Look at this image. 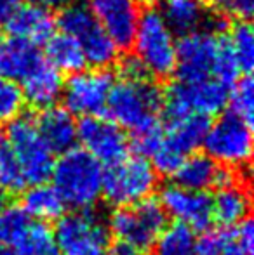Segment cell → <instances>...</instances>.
I'll return each instance as SVG.
<instances>
[{"label":"cell","instance_id":"obj_1","mask_svg":"<svg viewBox=\"0 0 254 255\" xmlns=\"http://www.w3.org/2000/svg\"><path fill=\"white\" fill-rule=\"evenodd\" d=\"M176 73L181 82L220 78L228 85L241 77L227 38L211 28H200L178 40Z\"/></svg>","mask_w":254,"mask_h":255},{"label":"cell","instance_id":"obj_2","mask_svg":"<svg viewBox=\"0 0 254 255\" xmlns=\"http://www.w3.org/2000/svg\"><path fill=\"white\" fill-rule=\"evenodd\" d=\"M103 165L84 149H70L54 160L51 172L52 188L64 207L91 210L103 195Z\"/></svg>","mask_w":254,"mask_h":255},{"label":"cell","instance_id":"obj_3","mask_svg":"<svg viewBox=\"0 0 254 255\" xmlns=\"http://www.w3.org/2000/svg\"><path fill=\"white\" fill-rule=\"evenodd\" d=\"M164 110V92L150 77L120 78L110 91L106 113L124 130L131 134L160 122Z\"/></svg>","mask_w":254,"mask_h":255},{"label":"cell","instance_id":"obj_4","mask_svg":"<svg viewBox=\"0 0 254 255\" xmlns=\"http://www.w3.org/2000/svg\"><path fill=\"white\" fill-rule=\"evenodd\" d=\"M131 47H134V56L150 78L166 80L176 73L178 40L159 7L148 5L141 9Z\"/></svg>","mask_w":254,"mask_h":255},{"label":"cell","instance_id":"obj_5","mask_svg":"<svg viewBox=\"0 0 254 255\" xmlns=\"http://www.w3.org/2000/svg\"><path fill=\"white\" fill-rule=\"evenodd\" d=\"M166 226V210L159 200L153 198L117 207L108 219L110 236H113L120 247L139 254L152 249Z\"/></svg>","mask_w":254,"mask_h":255},{"label":"cell","instance_id":"obj_6","mask_svg":"<svg viewBox=\"0 0 254 255\" xmlns=\"http://www.w3.org/2000/svg\"><path fill=\"white\" fill-rule=\"evenodd\" d=\"M59 31L73 37L82 47L85 63L91 68H108L119 61L120 49L98 23L85 3L75 2L63 7L56 17Z\"/></svg>","mask_w":254,"mask_h":255},{"label":"cell","instance_id":"obj_7","mask_svg":"<svg viewBox=\"0 0 254 255\" xmlns=\"http://www.w3.org/2000/svg\"><path fill=\"white\" fill-rule=\"evenodd\" d=\"M209 124V118L202 115L167 118L162 141L150 156V163L157 174L173 175L181 161L204 144Z\"/></svg>","mask_w":254,"mask_h":255},{"label":"cell","instance_id":"obj_8","mask_svg":"<svg viewBox=\"0 0 254 255\" xmlns=\"http://www.w3.org/2000/svg\"><path fill=\"white\" fill-rule=\"evenodd\" d=\"M157 188V172L146 156H127L103 170V196L115 207L150 198Z\"/></svg>","mask_w":254,"mask_h":255},{"label":"cell","instance_id":"obj_9","mask_svg":"<svg viewBox=\"0 0 254 255\" xmlns=\"http://www.w3.org/2000/svg\"><path fill=\"white\" fill-rule=\"evenodd\" d=\"M202 146L207 156L221 167H248L253 156V124L232 111L220 115L209 124Z\"/></svg>","mask_w":254,"mask_h":255},{"label":"cell","instance_id":"obj_10","mask_svg":"<svg viewBox=\"0 0 254 255\" xmlns=\"http://www.w3.org/2000/svg\"><path fill=\"white\" fill-rule=\"evenodd\" d=\"M232 85L220 78H206L197 82H174L164 92V110L167 118H178L185 115L216 117L223 113L228 104Z\"/></svg>","mask_w":254,"mask_h":255},{"label":"cell","instance_id":"obj_11","mask_svg":"<svg viewBox=\"0 0 254 255\" xmlns=\"http://www.w3.org/2000/svg\"><path fill=\"white\" fill-rule=\"evenodd\" d=\"M52 233L61 255H110L108 224L91 210L63 214Z\"/></svg>","mask_w":254,"mask_h":255},{"label":"cell","instance_id":"obj_12","mask_svg":"<svg viewBox=\"0 0 254 255\" xmlns=\"http://www.w3.org/2000/svg\"><path fill=\"white\" fill-rule=\"evenodd\" d=\"M5 139L16 154L26 184H38L51 177L54 153L42 139L33 118L17 117L9 122Z\"/></svg>","mask_w":254,"mask_h":255},{"label":"cell","instance_id":"obj_13","mask_svg":"<svg viewBox=\"0 0 254 255\" xmlns=\"http://www.w3.org/2000/svg\"><path fill=\"white\" fill-rule=\"evenodd\" d=\"M115 78L106 68H91L71 73L64 82L61 99L64 108L71 115L78 117H94L106 110L110 91Z\"/></svg>","mask_w":254,"mask_h":255},{"label":"cell","instance_id":"obj_14","mask_svg":"<svg viewBox=\"0 0 254 255\" xmlns=\"http://www.w3.org/2000/svg\"><path fill=\"white\" fill-rule=\"evenodd\" d=\"M77 142L105 167L126 158L131 148L126 130L101 115L84 117L80 124H77Z\"/></svg>","mask_w":254,"mask_h":255},{"label":"cell","instance_id":"obj_15","mask_svg":"<svg viewBox=\"0 0 254 255\" xmlns=\"http://www.w3.org/2000/svg\"><path fill=\"white\" fill-rule=\"evenodd\" d=\"M159 202L167 217L171 215L193 231H204L213 224V196L207 191H195L174 182L162 189Z\"/></svg>","mask_w":254,"mask_h":255},{"label":"cell","instance_id":"obj_16","mask_svg":"<svg viewBox=\"0 0 254 255\" xmlns=\"http://www.w3.org/2000/svg\"><path fill=\"white\" fill-rule=\"evenodd\" d=\"M85 5L119 49H129L141 5L139 0H87Z\"/></svg>","mask_w":254,"mask_h":255},{"label":"cell","instance_id":"obj_17","mask_svg":"<svg viewBox=\"0 0 254 255\" xmlns=\"http://www.w3.org/2000/svg\"><path fill=\"white\" fill-rule=\"evenodd\" d=\"M3 24L10 37L23 38L35 45L45 44L56 31V17L52 16L49 7L35 0L19 3Z\"/></svg>","mask_w":254,"mask_h":255},{"label":"cell","instance_id":"obj_18","mask_svg":"<svg viewBox=\"0 0 254 255\" xmlns=\"http://www.w3.org/2000/svg\"><path fill=\"white\" fill-rule=\"evenodd\" d=\"M176 184L195 191H207L211 188H225L235 182V174L232 168L221 167L207 154L192 153L181 161L174 172Z\"/></svg>","mask_w":254,"mask_h":255},{"label":"cell","instance_id":"obj_19","mask_svg":"<svg viewBox=\"0 0 254 255\" xmlns=\"http://www.w3.org/2000/svg\"><path fill=\"white\" fill-rule=\"evenodd\" d=\"M64 78L63 73L58 71L45 57L21 80V91H23L24 101L33 108L44 110V108L54 106L61 99Z\"/></svg>","mask_w":254,"mask_h":255},{"label":"cell","instance_id":"obj_20","mask_svg":"<svg viewBox=\"0 0 254 255\" xmlns=\"http://www.w3.org/2000/svg\"><path fill=\"white\" fill-rule=\"evenodd\" d=\"M38 132L52 153H66L77 144V122L73 115L61 106H49L35 118Z\"/></svg>","mask_w":254,"mask_h":255},{"label":"cell","instance_id":"obj_21","mask_svg":"<svg viewBox=\"0 0 254 255\" xmlns=\"http://www.w3.org/2000/svg\"><path fill=\"white\" fill-rule=\"evenodd\" d=\"M44 59L38 45L17 37H0V77L21 82Z\"/></svg>","mask_w":254,"mask_h":255},{"label":"cell","instance_id":"obj_22","mask_svg":"<svg viewBox=\"0 0 254 255\" xmlns=\"http://www.w3.org/2000/svg\"><path fill=\"white\" fill-rule=\"evenodd\" d=\"M159 10L174 35H188L206 28L211 16L206 0H160Z\"/></svg>","mask_w":254,"mask_h":255},{"label":"cell","instance_id":"obj_23","mask_svg":"<svg viewBox=\"0 0 254 255\" xmlns=\"http://www.w3.org/2000/svg\"><path fill=\"white\" fill-rule=\"evenodd\" d=\"M251 196L246 186L232 182L220 188L213 198V221L223 228H235L249 219Z\"/></svg>","mask_w":254,"mask_h":255},{"label":"cell","instance_id":"obj_24","mask_svg":"<svg viewBox=\"0 0 254 255\" xmlns=\"http://www.w3.org/2000/svg\"><path fill=\"white\" fill-rule=\"evenodd\" d=\"M24 214L37 222H49L58 221L64 214V203L61 196L58 195L52 184L47 182H38L31 184L23 195V207Z\"/></svg>","mask_w":254,"mask_h":255},{"label":"cell","instance_id":"obj_25","mask_svg":"<svg viewBox=\"0 0 254 255\" xmlns=\"http://www.w3.org/2000/svg\"><path fill=\"white\" fill-rule=\"evenodd\" d=\"M45 61L51 63L61 73H77L87 66L82 47L73 37L63 33H52L45 42Z\"/></svg>","mask_w":254,"mask_h":255},{"label":"cell","instance_id":"obj_26","mask_svg":"<svg viewBox=\"0 0 254 255\" xmlns=\"http://www.w3.org/2000/svg\"><path fill=\"white\" fill-rule=\"evenodd\" d=\"M197 235L192 228L176 222L166 226L153 243V255H197Z\"/></svg>","mask_w":254,"mask_h":255},{"label":"cell","instance_id":"obj_27","mask_svg":"<svg viewBox=\"0 0 254 255\" xmlns=\"http://www.w3.org/2000/svg\"><path fill=\"white\" fill-rule=\"evenodd\" d=\"M16 255H61L56 245L54 233L45 222L31 221L24 233L14 243Z\"/></svg>","mask_w":254,"mask_h":255},{"label":"cell","instance_id":"obj_28","mask_svg":"<svg viewBox=\"0 0 254 255\" xmlns=\"http://www.w3.org/2000/svg\"><path fill=\"white\" fill-rule=\"evenodd\" d=\"M227 44L241 73H251L254 64V30L249 21H237V24L230 28Z\"/></svg>","mask_w":254,"mask_h":255},{"label":"cell","instance_id":"obj_29","mask_svg":"<svg viewBox=\"0 0 254 255\" xmlns=\"http://www.w3.org/2000/svg\"><path fill=\"white\" fill-rule=\"evenodd\" d=\"M0 186L9 193H19L28 186L5 135H0Z\"/></svg>","mask_w":254,"mask_h":255},{"label":"cell","instance_id":"obj_30","mask_svg":"<svg viewBox=\"0 0 254 255\" xmlns=\"http://www.w3.org/2000/svg\"><path fill=\"white\" fill-rule=\"evenodd\" d=\"M230 111L237 117L244 118L246 122L253 124L254 115V84L249 75L239 77L230 89Z\"/></svg>","mask_w":254,"mask_h":255},{"label":"cell","instance_id":"obj_31","mask_svg":"<svg viewBox=\"0 0 254 255\" xmlns=\"http://www.w3.org/2000/svg\"><path fill=\"white\" fill-rule=\"evenodd\" d=\"M24 103L26 101L21 85L14 80L0 77V125H7L21 117Z\"/></svg>","mask_w":254,"mask_h":255},{"label":"cell","instance_id":"obj_32","mask_svg":"<svg viewBox=\"0 0 254 255\" xmlns=\"http://www.w3.org/2000/svg\"><path fill=\"white\" fill-rule=\"evenodd\" d=\"M30 222L31 219L24 214L23 208L7 207L3 212H0V242L14 249V243L19 240Z\"/></svg>","mask_w":254,"mask_h":255},{"label":"cell","instance_id":"obj_33","mask_svg":"<svg viewBox=\"0 0 254 255\" xmlns=\"http://www.w3.org/2000/svg\"><path fill=\"white\" fill-rule=\"evenodd\" d=\"M221 255H254V228L249 219L228 233Z\"/></svg>","mask_w":254,"mask_h":255},{"label":"cell","instance_id":"obj_34","mask_svg":"<svg viewBox=\"0 0 254 255\" xmlns=\"http://www.w3.org/2000/svg\"><path fill=\"white\" fill-rule=\"evenodd\" d=\"M207 7L225 19L249 21L254 12V0H206Z\"/></svg>","mask_w":254,"mask_h":255},{"label":"cell","instance_id":"obj_35","mask_svg":"<svg viewBox=\"0 0 254 255\" xmlns=\"http://www.w3.org/2000/svg\"><path fill=\"white\" fill-rule=\"evenodd\" d=\"M227 235L220 229L207 228L202 231V235L197 236L195 252L197 255H221L223 247L227 243Z\"/></svg>","mask_w":254,"mask_h":255},{"label":"cell","instance_id":"obj_36","mask_svg":"<svg viewBox=\"0 0 254 255\" xmlns=\"http://www.w3.org/2000/svg\"><path fill=\"white\" fill-rule=\"evenodd\" d=\"M120 75H122V78H145V77H148V73L145 71L143 64L139 63L136 56H131V57L122 59V63H120Z\"/></svg>","mask_w":254,"mask_h":255},{"label":"cell","instance_id":"obj_37","mask_svg":"<svg viewBox=\"0 0 254 255\" xmlns=\"http://www.w3.org/2000/svg\"><path fill=\"white\" fill-rule=\"evenodd\" d=\"M21 3V0H0V24L7 21V17L12 14V10Z\"/></svg>","mask_w":254,"mask_h":255},{"label":"cell","instance_id":"obj_38","mask_svg":"<svg viewBox=\"0 0 254 255\" xmlns=\"http://www.w3.org/2000/svg\"><path fill=\"white\" fill-rule=\"evenodd\" d=\"M37 2H40L45 7H59V9H63V7L78 2V0H37Z\"/></svg>","mask_w":254,"mask_h":255},{"label":"cell","instance_id":"obj_39","mask_svg":"<svg viewBox=\"0 0 254 255\" xmlns=\"http://www.w3.org/2000/svg\"><path fill=\"white\" fill-rule=\"evenodd\" d=\"M9 195H10V193L7 191L5 188H2V186H0V212H3L7 207H9Z\"/></svg>","mask_w":254,"mask_h":255},{"label":"cell","instance_id":"obj_40","mask_svg":"<svg viewBox=\"0 0 254 255\" xmlns=\"http://www.w3.org/2000/svg\"><path fill=\"white\" fill-rule=\"evenodd\" d=\"M110 255H143V254L134 252V250H129V249H126V247L117 245L115 250H110Z\"/></svg>","mask_w":254,"mask_h":255},{"label":"cell","instance_id":"obj_41","mask_svg":"<svg viewBox=\"0 0 254 255\" xmlns=\"http://www.w3.org/2000/svg\"><path fill=\"white\" fill-rule=\"evenodd\" d=\"M0 255H16V252H14V249L10 245L0 242Z\"/></svg>","mask_w":254,"mask_h":255}]
</instances>
